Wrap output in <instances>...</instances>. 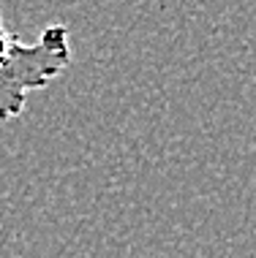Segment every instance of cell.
<instances>
[{"instance_id":"1","label":"cell","mask_w":256,"mask_h":258,"mask_svg":"<svg viewBox=\"0 0 256 258\" xmlns=\"http://www.w3.org/2000/svg\"><path fill=\"white\" fill-rule=\"evenodd\" d=\"M71 66L66 25H49L33 44L19 41L0 17V122L19 117L27 95L49 87Z\"/></svg>"}]
</instances>
